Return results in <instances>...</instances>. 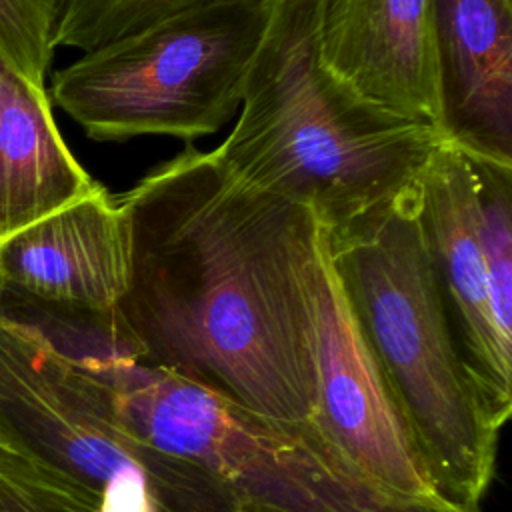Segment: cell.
I'll use <instances>...</instances> for the list:
<instances>
[{"label": "cell", "mask_w": 512, "mask_h": 512, "mask_svg": "<svg viewBox=\"0 0 512 512\" xmlns=\"http://www.w3.org/2000/svg\"><path fill=\"white\" fill-rule=\"evenodd\" d=\"M0 512H100V500L0 426Z\"/></svg>", "instance_id": "13"}, {"label": "cell", "mask_w": 512, "mask_h": 512, "mask_svg": "<svg viewBox=\"0 0 512 512\" xmlns=\"http://www.w3.org/2000/svg\"><path fill=\"white\" fill-rule=\"evenodd\" d=\"M490 308L500 338L512 344V166L470 158Z\"/></svg>", "instance_id": "14"}, {"label": "cell", "mask_w": 512, "mask_h": 512, "mask_svg": "<svg viewBox=\"0 0 512 512\" xmlns=\"http://www.w3.org/2000/svg\"><path fill=\"white\" fill-rule=\"evenodd\" d=\"M0 426L100 500V512H238L194 464L154 450L104 386L32 318L0 310Z\"/></svg>", "instance_id": "6"}, {"label": "cell", "mask_w": 512, "mask_h": 512, "mask_svg": "<svg viewBox=\"0 0 512 512\" xmlns=\"http://www.w3.org/2000/svg\"><path fill=\"white\" fill-rule=\"evenodd\" d=\"M416 200L418 190L344 240L326 236L328 250L438 496L480 512L502 428L460 356Z\"/></svg>", "instance_id": "4"}, {"label": "cell", "mask_w": 512, "mask_h": 512, "mask_svg": "<svg viewBox=\"0 0 512 512\" xmlns=\"http://www.w3.org/2000/svg\"><path fill=\"white\" fill-rule=\"evenodd\" d=\"M130 278L128 214L102 186L0 238V292L32 306L114 312Z\"/></svg>", "instance_id": "9"}, {"label": "cell", "mask_w": 512, "mask_h": 512, "mask_svg": "<svg viewBox=\"0 0 512 512\" xmlns=\"http://www.w3.org/2000/svg\"><path fill=\"white\" fill-rule=\"evenodd\" d=\"M60 10L62 0H0V54L38 88L56 50Z\"/></svg>", "instance_id": "16"}, {"label": "cell", "mask_w": 512, "mask_h": 512, "mask_svg": "<svg viewBox=\"0 0 512 512\" xmlns=\"http://www.w3.org/2000/svg\"><path fill=\"white\" fill-rule=\"evenodd\" d=\"M98 186L66 146L46 88L0 54V238Z\"/></svg>", "instance_id": "12"}, {"label": "cell", "mask_w": 512, "mask_h": 512, "mask_svg": "<svg viewBox=\"0 0 512 512\" xmlns=\"http://www.w3.org/2000/svg\"><path fill=\"white\" fill-rule=\"evenodd\" d=\"M416 208L460 356L502 428L512 412V344L500 338L492 318L476 180L464 152L446 142L436 148Z\"/></svg>", "instance_id": "8"}, {"label": "cell", "mask_w": 512, "mask_h": 512, "mask_svg": "<svg viewBox=\"0 0 512 512\" xmlns=\"http://www.w3.org/2000/svg\"><path fill=\"white\" fill-rule=\"evenodd\" d=\"M316 46L364 100L440 132L432 0H318Z\"/></svg>", "instance_id": "10"}, {"label": "cell", "mask_w": 512, "mask_h": 512, "mask_svg": "<svg viewBox=\"0 0 512 512\" xmlns=\"http://www.w3.org/2000/svg\"><path fill=\"white\" fill-rule=\"evenodd\" d=\"M440 136L512 166V0H432Z\"/></svg>", "instance_id": "11"}, {"label": "cell", "mask_w": 512, "mask_h": 512, "mask_svg": "<svg viewBox=\"0 0 512 512\" xmlns=\"http://www.w3.org/2000/svg\"><path fill=\"white\" fill-rule=\"evenodd\" d=\"M200 2L206 0H62L54 44L88 52Z\"/></svg>", "instance_id": "15"}, {"label": "cell", "mask_w": 512, "mask_h": 512, "mask_svg": "<svg viewBox=\"0 0 512 512\" xmlns=\"http://www.w3.org/2000/svg\"><path fill=\"white\" fill-rule=\"evenodd\" d=\"M280 0H206L84 52L52 76V100L102 142L174 136L228 122Z\"/></svg>", "instance_id": "5"}, {"label": "cell", "mask_w": 512, "mask_h": 512, "mask_svg": "<svg viewBox=\"0 0 512 512\" xmlns=\"http://www.w3.org/2000/svg\"><path fill=\"white\" fill-rule=\"evenodd\" d=\"M316 2H278L240 118L212 154L240 184L308 208L328 240H344L416 194L444 140L364 100L322 64Z\"/></svg>", "instance_id": "2"}, {"label": "cell", "mask_w": 512, "mask_h": 512, "mask_svg": "<svg viewBox=\"0 0 512 512\" xmlns=\"http://www.w3.org/2000/svg\"><path fill=\"white\" fill-rule=\"evenodd\" d=\"M36 324L104 386L118 418L158 452L218 482L246 512H470L394 494L310 420L250 410L138 354L114 312L42 310Z\"/></svg>", "instance_id": "3"}, {"label": "cell", "mask_w": 512, "mask_h": 512, "mask_svg": "<svg viewBox=\"0 0 512 512\" xmlns=\"http://www.w3.org/2000/svg\"><path fill=\"white\" fill-rule=\"evenodd\" d=\"M238 512H246V510H238Z\"/></svg>", "instance_id": "17"}, {"label": "cell", "mask_w": 512, "mask_h": 512, "mask_svg": "<svg viewBox=\"0 0 512 512\" xmlns=\"http://www.w3.org/2000/svg\"><path fill=\"white\" fill-rule=\"evenodd\" d=\"M314 368L310 422L378 486L442 500L332 266L324 226L314 222L300 254Z\"/></svg>", "instance_id": "7"}, {"label": "cell", "mask_w": 512, "mask_h": 512, "mask_svg": "<svg viewBox=\"0 0 512 512\" xmlns=\"http://www.w3.org/2000/svg\"><path fill=\"white\" fill-rule=\"evenodd\" d=\"M116 198L132 236L116 314L138 354L260 414L310 420L300 254L316 216L192 144Z\"/></svg>", "instance_id": "1"}]
</instances>
